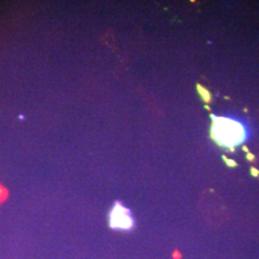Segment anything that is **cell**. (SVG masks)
Wrapping results in <instances>:
<instances>
[{
	"label": "cell",
	"instance_id": "obj_1",
	"mask_svg": "<svg viewBox=\"0 0 259 259\" xmlns=\"http://www.w3.org/2000/svg\"><path fill=\"white\" fill-rule=\"evenodd\" d=\"M212 127L211 138L221 147H226L234 152V147L246 139V132L244 126L232 119L224 117H217L211 114Z\"/></svg>",
	"mask_w": 259,
	"mask_h": 259
},
{
	"label": "cell",
	"instance_id": "obj_2",
	"mask_svg": "<svg viewBox=\"0 0 259 259\" xmlns=\"http://www.w3.org/2000/svg\"><path fill=\"white\" fill-rule=\"evenodd\" d=\"M133 219L130 210L120 202H115L110 213V226L118 230H130L133 227Z\"/></svg>",
	"mask_w": 259,
	"mask_h": 259
},
{
	"label": "cell",
	"instance_id": "obj_3",
	"mask_svg": "<svg viewBox=\"0 0 259 259\" xmlns=\"http://www.w3.org/2000/svg\"><path fill=\"white\" fill-rule=\"evenodd\" d=\"M196 87H197V92L199 93L201 99L205 103V104H209V103L212 101V96H211V93L209 92V90H208L207 87L200 85V84H197Z\"/></svg>",
	"mask_w": 259,
	"mask_h": 259
},
{
	"label": "cell",
	"instance_id": "obj_4",
	"mask_svg": "<svg viewBox=\"0 0 259 259\" xmlns=\"http://www.w3.org/2000/svg\"><path fill=\"white\" fill-rule=\"evenodd\" d=\"M223 160L224 161V163L227 164V167H230V168H235V167H237V164L236 163V161H234V160H229V158H227L226 155H223Z\"/></svg>",
	"mask_w": 259,
	"mask_h": 259
},
{
	"label": "cell",
	"instance_id": "obj_5",
	"mask_svg": "<svg viewBox=\"0 0 259 259\" xmlns=\"http://www.w3.org/2000/svg\"><path fill=\"white\" fill-rule=\"evenodd\" d=\"M8 197V191L5 187H3L2 185H0V202H2L3 201H5L6 198Z\"/></svg>",
	"mask_w": 259,
	"mask_h": 259
},
{
	"label": "cell",
	"instance_id": "obj_6",
	"mask_svg": "<svg viewBox=\"0 0 259 259\" xmlns=\"http://www.w3.org/2000/svg\"><path fill=\"white\" fill-rule=\"evenodd\" d=\"M249 171H251V175L252 177H254V178L259 177V170H257L256 168L251 167V169H249Z\"/></svg>",
	"mask_w": 259,
	"mask_h": 259
},
{
	"label": "cell",
	"instance_id": "obj_7",
	"mask_svg": "<svg viewBox=\"0 0 259 259\" xmlns=\"http://www.w3.org/2000/svg\"><path fill=\"white\" fill-rule=\"evenodd\" d=\"M246 157H247V160L249 161H253L254 160V155H252L251 153H248L247 155H246Z\"/></svg>",
	"mask_w": 259,
	"mask_h": 259
},
{
	"label": "cell",
	"instance_id": "obj_8",
	"mask_svg": "<svg viewBox=\"0 0 259 259\" xmlns=\"http://www.w3.org/2000/svg\"><path fill=\"white\" fill-rule=\"evenodd\" d=\"M173 258L174 259H180L182 258V254H180L178 251H175L173 253Z\"/></svg>",
	"mask_w": 259,
	"mask_h": 259
},
{
	"label": "cell",
	"instance_id": "obj_9",
	"mask_svg": "<svg viewBox=\"0 0 259 259\" xmlns=\"http://www.w3.org/2000/svg\"><path fill=\"white\" fill-rule=\"evenodd\" d=\"M243 151L247 152V154H248V153H249V149H248L247 146H243Z\"/></svg>",
	"mask_w": 259,
	"mask_h": 259
}]
</instances>
